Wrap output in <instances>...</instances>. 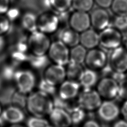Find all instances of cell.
Instances as JSON below:
<instances>
[{
    "label": "cell",
    "instance_id": "1",
    "mask_svg": "<svg viewBox=\"0 0 127 127\" xmlns=\"http://www.w3.org/2000/svg\"><path fill=\"white\" fill-rule=\"evenodd\" d=\"M54 108L51 96L40 90L32 92L27 96L25 108L33 116L45 117Z\"/></svg>",
    "mask_w": 127,
    "mask_h": 127
},
{
    "label": "cell",
    "instance_id": "2",
    "mask_svg": "<svg viewBox=\"0 0 127 127\" xmlns=\"http://www.w3.org/2000/svg\"><path fill=\"white\" fill-rule=\"evenodd\" d=\"M27 44L28 50L33 56H42L48 53L51 42L47 34L36 30L30 33Z\"/></svg>",
    "mask_w": 127,
    "mask_h": 127
},
{
    "label": "cell",
    "instance_id": "3",
    "mask_svg": "<svg viewBox=\"0 0 127 127\" xmlns=\"http://www.w3.org/2000/svg\"><path fill=\"white\" fill-rule=\"evenodd\" d=\"M102 102V97L92 88L83 89L77 96V105L85 111L97 110Z\"/></svg>",
    "mask_w": 127,
    "mask_h": 127
},
{
    "label": "cell",
    "instance_id": "4",
    "mask_svg": "<svg viewBox=\"0 0 127 127\" xmlns=\"http://www.w3.org/2000/svg\"><path fill=\"white\" fill-rule=\"evenodd\" d=\"M13 79L17 90L28 95L32 92L36 85L35 74L29 70H20L15 73Z\"/></svg>",
    "mask_w": 127,
    "mask_h": 127
},
{
    "label": "cell",
    "instance_id": "5",
    "mask_svg": "<svg viewBox=\"0 0 127 127\" xmlns=\"http://www.w3.org/2000/svg\"><path fill=\"white\" fill-rule=\"evenodd\" d=\"M47 54L54 64L65 66L69 62L68 47L60 40L51 43Z\"/></svg>",
    "mask_w": 127,
    "mask_h": 127
},
{
    "label": "cell",
    "instance_id": "6",
    "mask_svg": "<svg viewBox=\"0 0 127 127\" xmlns=\"http://www.w3.org/2000/svg\"><path fill=\"white\" fill-rule=\"evenodd\" d=\"M60 24V18L53 12H44L37 17V30L47 35L55 32L58 29Z\"/></svg>",
    "mask_w": 127,
    "mask_h": 127
},
{
    "label": "cell",
    "instance_id": "7",
    "mask_svg": "<svg viewBox=\"0 0 127 127\" xmlns=\"http://www.w3.org/2000/svg\"><path fill=\"white\" fill-rule=\"evenodd\" d=\"M99 44L107 49H115L120 47L123 40L121 31L115 28L107 27L99 34Z\"/></svg>",
    "mask_w": 127,
    "mask_h": 127
},
{
    "label": "cell",
    "instance_id": "8",
    "mask_svg": "<svg viewBox=\"0 0 127 127\" xmlns=\"http://www.w3.org/2000/svg\"><path fill=\"white\" fill-rule=\"evenodd\" d=\"M96 90L102 98L113 100L118 97L119 83L112 77H105L98 81Z\"/></svg>",
    "mask_w": 127,
    "mask_h": 127
},
{
    "label": "cell",
    "instance_id": "9",
    "mask_svg": "<svg viewBox=\"0 0 127 127\" xmlns=\"http://www.w3.org/2000/svg\"><path fill=\"white\" fill-rule=\"evenodd\" d=\"M97 111L99 118L105 123L115 122L121 114L120 108L112 100L102 102Z\"/></svg>",
    "mask_w": 127,
    "mask_h": 127
},
{
    "label": "cell",
    "instance_id": "10",
    "mask_svg": "<svg viewBox=\"0 0 127 127\" xmlns=\"http://www.w3.org/2000/svg\"><path fill=\"white\" fill-rule=\"evenodd\" d=\"M107 61L108 58L106 53L100 49L95 48L89 50L87 52L84 63L88 68L96 71L104 68Z\"/></svg>",
    "mask_w": 127,
    "mask_h": 127
},
{
    "label": "cell",
    "instance_id": "11",
    "mask_svg": "<svg viewBox=\"0 0 127 127\" xmlns=\"http://www.w3.org/2000/svg\"><path fill=\"white\" fill-rule=\"evenodd\" d=\"M110 64L115 72H127V50L125 47L120 46L113 50L110 57Z\"/></svg>",
    "mask_w": 127,
    "mask_h": 127
},
{
    "label": "cell",
    "instance_id": "12",
    "mask_svg": "<svg viewBox=\"0 0 127 127\" xmlns=\"http://www.w3.org/2000/svg\"><path fill=\"white\" fill-rule=\"evenodd\" d=\"M43 76L46 81L57 86L66 79L65 68L64 66L54 64L46 68Z\"/></svg>",
    "mask_w": 127,
    "mask_h": 127
},
{
    "label": "cell",
    "instance_id": "13",
    "mask_svg": "<svg viewBox=\"0 0 127 127\" xmlns=\"http://www.w3.org/2000/svg\"><path fill=\"white\" fill-rule=\"evenodd\" d=\"M69 27L80 33L88 29L91 26L90 15L86 12L75 10L69 18Z\"/></svg>",
    "mask_w": 127,
    "mask_h": 127
},
{
    "label": "cell",
    "instance_id": "14",
    "mask_svg": "<svg viewBox=\"0 0 127 127\" xmlns=\"http://www.w3.org/2000/svg\"><path fill=\"white\" fill-rule=\"evenodd\" d=\"M59 85L58 95L64 100H72L77 97L80 92L81 86L77 81L65 79Z\"/></svg>",
    "mask_w": 127,
    "mask_h": 127
},
{
    "label": "cell",
    "instance_id": "15",
    "mask_svg": "<svg viewBox=\"0 0 127 127\" xmlns=\"http://www.w3.org/2000/svg\"><path fill=\"white\" fill-rule=\"evenodd\" d=\"M25 119V113L22 109L11 105L2 110L0 121L10 125L21 124Z\"/></svg>",
    "mask_w": 127,
    "mask_h": 127
},
{
    "label": "cell",
    "instance_id": "16",
    "mask_svg": "<svg viewBox=\"0 0 127 127\" xmlns=\"http://www.w3.org/2000/svg\"><path fill=\"white\" fill-rule=\"evenodd\" d=\"M48 116L50 124L55 127H70L72 125L69 114L65 109L54 107Z\"/></svg>",
    "mask_w": 127,
    "mask_h": 127
},
{
    "label": "cell",
    "instance_id": "17",
    "mask_svg": "<svg viewBox=\"0 0 127 127\" xmlns=\"http://www.w3.org/2000/svg\"><path fill=\"white\" fill-rule=\"evenodd\" d=\"M91 25L97 30L102 31L108 27L110 23L108 12L103 8L94 9L90 15Z\"/></svg>",
    "mask_w": 127,
    "mask_h": 127
},
{
    "label": "cell",
    "instance_id": "18",
    "mask_svg": "<svg viewBox=\"0 0 127 127\" xmlns=\"http://www.w3.org/2000/svg\"><path fill=\"white\" fill-rule=\"evenodd\" d=\"M79 44L86 49L95 48L99 44V36L97 32L88 29L79 35Z\"/></svg>",
    "mask_w": 127,
    "mask_h": 127
},
{
    "label": "cell",
    "instance_id": "19",
    "mask_svg": "<svg viewBox=\"0 0 127 127\" xmlns=\"http://www.w3.org/2000/svg\"><path fill=\"white\" fill-rule=\"evenodd\" d=\"M79 33L71 28H65L59 35V40L68 47L72 48L79 44Z\"/></svg>",
    "mask_w": 127,
    "mask_h": 127
},
{
    "label": "cell",
    "instance_id": "20",
    "mask_svg": "<svg viewBox=\"0 0 127 127\" xmlns=\"http://www.w3.org/2000/svg\"><path fill=\"white\" fill-rule=\"evenodd\" d=\"M98 82V74L95 70L87 68L84 69L78 81L83 89L92 88Z\"/></svg>",
    "mask_w": 127,
    "mask_h": 127
},
{
    "label": "cell",
    "instance_id": "21",
    "mask_svg": "<svg viewBox=\"0 0 127 127\" xmlns=\"http://www.w3.org/2000/svg\"><path fill=\"white\" fill-rule=\"evenodd\" d=\"M66 65L65 67L66 78L78 82L84 70L81 64L69 62Z\"/></svg>",
    "mask_w": 127,
    "mask_h": 127
},
{
    "label": "cell",
    "instance_id": "22",
    "mask_svg": "<svg viewBox=\"0 0 127 127\" xmlns=\"http://www.w3.org/2000/svg\"><path fill=\"white\" fill-rule=\"evenodd\" d=\"M87 52L86 49L80 44L74 46L69 51V62L82 64L84 62Z\"/></svg>",
    "mask_w": 127,
    "mask_h": 127
},
{
    "label": "cell",
    "instance_id": "23",
    "mask_svg": "<svg viewBox=\"0 0 127 127\" xmlns=\"http://www.w3.org/2000/svg\"><path fill=\"white\" fill-rule=\"evenodd\" d=\"M67 111L69 114L72 124L73 125H78L85 119L86 111L77 105L70 107Z\"/></svg>",
    "mask_w": 127,
    "mask_h": 127
},
{
    "label": "cell",
    "instance_id": "24",
    "mask_svg": "<svg viewBox=\"0 0 127 127\" xmlns=\"http://www.w3.org/2000/svg\"><path fill=\"white\" fill-rule=\"evenodd\" d=\"M72 0H49L51 7L59 13H65L72 6Z\"/></svg>",
    "mask_w": 127,
    "mask_h": 127
},
{
    "label": "cell",
    "instance_id": "25",
    "mask_svg": "<svg viewBox=\"0 0 127 127\" xmlns=\"http://www.w3.org/2000/svg\"><path fill=\"white\" fill-rule=\"evenodd\" d=\"M37 16L32 13L27 12L24 14L21 20L22 27L30 33L37 30Z\"/></svg>",
    "mask_w": 127,
    "mask_h": 127
},
{
    "label": "cell",
    "instance_id": "26",
    "mask_svg": "<svg viewBox=\"0 0 127 127\" xmlns=\"http://www.w3.org/2000/svg\"><path fill=\"white\" fill-rule=\"evenodd\" d=\"M94 0H72V6L77 11L88 12L93 7Z\"/></svg>",
    "mask_w": 127,
    "mask_h": 127
},
{
    "label": "cell",
    "instance_id": "27",
    "mask_svg": "<svg viewBox=\"0 0 127 127\" xmlns=\"http://www.w3.org/2000/svg\"><path fill=\"white\" fill-rule=\"evenodd\" d=\"M111 7L117 15H127V0H113Z\"/></svg>",
    "mask_w": 127,
    "mask_h": 127
},
{
    "label": "cell",
    "instance_id": "28",
    "mask_svg": "<svg viewBox=\"0 0 127 127\" xmlns=\"http://www.w3.org/2000/svg\"><path fill=\"white\" fill-rule=\"evenodd\" d=\"M26 127H50L51 124L44 117L33 116L26 121Z\"/></svg>",
    "mask_w": 127,
    "mask_h": 127
},
{
    "label": "cell",
    "instance_id": "29",
    "mask_svg": "<svg viewBox=\"0 0 127 127\" xmlns=\"http://www.w3.org/2000/svg\"><path fill=\"white\" fill-rule=\"evenodd\" d=\"M27 95L23 94L18 90L12 95L11 100L13 105L17 106L21 109L26 108Z\"/></svg>",
    "mask_w": 127,
    "mask_h": 127
},
{
    "label": "cell",
    "instance_id": "30",
    "mask_svg": "<svg viewBox=\"0 0 127 127\" xmlns=\"http://www.w3.org/2000/svg\"><path fill=\"white\" fill-rule=\"evenodd\" d=\"M56 87L57 86L51 85L43 79L38 84V90L51 96L56 94L57 92Z\"/></svg>",
    "mask_w": 127,
    "mask_h": 127
},
{
    "label": "cell",
    "instance_id": "31",
    "mask_svg": "<svg viewBox=\"0 0 127 127\" xmlns=\"http://www.w3.org/2000/svg\"><path fill=\"white\" fill-rule=\"evenodd\" d=\"M114 28L120 31L127 30V15H117L114 20Z\"/></svg>",
    "mask_w": 127,
    "mask_h": 127
},
{
    "label": "cell",
    "instance_id": "32",
    "mask_svg": "<svg viewBox=\"0 0 127 127\" xmlns=\"http://www.w3.org/2000/svg\"><path fill=\"white\" fill-rule=\"evenodd\" d=\"M47 61V58L45 55L42 56H33V58L31 59L30 63L34 67L40 68L46 65Z\"/></svg>",
    "mask_w": 127,
    "mask_h": 127
},
{
    "label": "cell",
    "instance_id": "33",
    "mask_svg": "<svg viewBox=\"0 0 127 127\" xmlns=\"http://www.w3.org/2000/svg\"><path fill=\"white\" fill-rule=\"evenodd\" d=\"M10 26L9 19L3 15H0V36L7 33L9 30Z\"/></svg>",
    "mask_w": 127,
    "mask_h": 127
},
{
    "label": "cell",
    "instance_id": "34",
    "mask_svg": "<svg viewBox=\"0 0 127 127\" xmlns=\"http://www.w3.org/2000/svg\"><path fill=\"white\" fill-rule=\"evenodd\" d=\"M13 68L11 66H6L4 67L1 71V75L3 79L6 80H11L13 79L15 73Z\"/></svg>",
    "mask_w": 127,
    "mask_h": 127
},
{
    "label": "cell",
    "instance_id": "35",
    "mask_svg": "<svg viewBox=\"0 0 127 127\" xmlns=\"http://www.w3.org/2000/svg\"><path fill=\"white\" fill-rule=\"evenodd\" d=\"M119 97L127 100V77H126L122 82L119 83Z\"/></svg>",
    "mask_w": 127,
    "mask_h": 127
},
{
    "label": "cell",
    "instance_id": "36",
    "mask_svg": "<svg viewBox=\"0 0 127 127\" xmlns=\"http://www.w3.org/2000/svg\"><path fill=\"white\" fill-rule=\"evenodd\" d=\"M10 8V0H0V15L6 13Z\"/></svg>",
    "mask_w": 127,
    "mask_h": 127
},
{
    "label": "cell",
    "instance_id": "37",
    "mask_svg": "<svg viewBox=\"0 0 127 127\" xmlns=\"http://www.w3.org/2000/svg\"><path fill=\"white\" fill-rule=\"evenodd\" d=\"M94 2L101 8H107L111 7L113 0H94Z\"/></svg>",
    "mask_w": 127,
    "mask_h": 127
},
{
    "label": "cell",
    "instance_id": "38",
    "mask_svg": "<svg viewBox=\"0 0 127 127\" xmlns=\"http://www.w3.org/2000/svg\"><path fill=\"white\" fill-rule=\"evenodd\" d=\"M82 127H101V126L97 121L90 119L85 122Z\"/></svg>",
    "mask_w": 127,
    "mask_h": 127
},
{
    "label": "cell",
    "instance_id": "39",
    "mask_svg": "<svg viewBox=\"0 0 127 127\" xmlns=\"http://www.w3.org/2000/svg\"><path fill=\"white\" fill-rule=\"evenodd\" d=\"M125 74L126 73L114 71V73H113L112 77L119 83L121 82H122L126 77Z\"/></svg>",
    "mask_w": 127,
    "mask_h": 127
},
{
    "label": "cell",
    "instance_id": "40",
    "mask_svg": "<svg viewBox=\"0 0 127 127\" xmlns=\"http://www.w3.org/2000/svg\"><path fill=\"white\" fill-rule=\"evenodd\" d=\"M120 111L123 119L127 121V99L125 100L122 104V105L120 108Z\"/></svg>",
    "mask_w": 127,
    "mask_h": 127
},
{
    "label": "cell",
    "instance_id": "41",
    "mask_svg": "<svg viewBox=\"0 0 127 127\" xmlns=\"http://www.w3.org/2000/svg\"><path fill=\"white\" fill-rule=\"evenodd\" d=\"M7 17L10 19H13L15 18L18 15V11L15 9H9L6 12Z\"/></svg>",
    "mask_w": 127,
    "mask_h": 127
},
{
    "label": "cell",
    "instance_id": "42",
    "mask_svg": "<svg viewBox=\"0 0 127 127\" xmlns=\"http://www.w3.org/2000/svg\"><path fill=\"white\" fill-rule=\"evenodd\" d=\"M112 127H127V121L124 119L116 120L114 122Z\"/></svg>",
    "mask_w": 127,
    "mask_h": 127
},
{
    "label": "cell",
    "instance_id": "43",
    "mask_svg": "<svg viewBox=\"0 0 127 127\" xmlns=\"http://www.w3.org/2000/svg\"><path fill=\"white\" fill-rule=\"evenodd\" d=\"M8 127H26V126L22 125L21 124H14V125H10Z\"/></svg>",
    "mask_w": 127,
    "mask_h": 127
},
{
    "label": "cell",
    "instance_id": "44",
    "mask_svg": "<svg viewBox=\"0 0 127 127\" xmlns=\"http://www.w3.org/2000/svg\"><path fill=\"white\" fill-rule=\"evenodd\" d=\"M2 110L1 106V105H0V116L1 114V113H2Z\"/></svg>",
    "mask_w": 127,
    "mask_h": 127
},
{
    "label": "cell",
    "instance_id": "45",
    "mask_svg": "<svg viewBox=\"0 0 127 127\" xmlns=\"http://www.w3.org/2000/svg\"><path fill=\"white\" fill-rule=\"evenodd\" d=\"M125 48L127 50V41H126V42H125Z\"/></svg>",
    "mask_w": 127,
    "mask_h": 127
},
{
    "label": "cell",
    "instance_id": "46",
    "mask_svg": "<svg viewBox=\"0 0 127 127\" xmlns=\"http://www.w3.org/2000/svg\"><path fill=\"white\" fill-rule=\"evenodd\" d=\"M1 86V81H0V87Z\"/></svg>",
    "mask_w": 127,
    "mask_h": 127
},
{
    "label": "cell",
    "instance_id": "47",
    "mask_svg": "<svg viewBox=\"0 0 127 127\" xmlns=\"http://www.w3.org/2000/svg\"><path fill=\"white\" fill-rule=\"evenodd\" d=\"M50 127H54V126H52V125H51V126H50Z\"/></svg>",
    "mask_w": 127,
    "mask_h": 127
},
{
    "label": "cell",
    "instance_id": "48",
    "mask_svg": "<svg viewBox=\"0 0 127 127\" xmlns=\"http://www.w3.org/2000/svg\"></svg>",
    "mask_w": 127,
    "mask_h": 127
},
{
    "label": "cell",
    "instance_id": "49",
    "mask_svg": "<svg viewBox=\"0 0 127 127\" xmlns=\"http://www.w3.org/2000/svg\"><path fill=\"white\" fill-rule=\"evenodd\" d=\"M0 125H1V124H0Z\"/></svg>",
    "mask_w": 127,
    "mask_h": 127
}]
</instances>
